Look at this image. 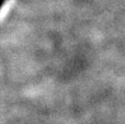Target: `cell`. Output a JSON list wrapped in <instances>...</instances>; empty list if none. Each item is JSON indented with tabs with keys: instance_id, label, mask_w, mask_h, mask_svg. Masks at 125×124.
Wrapping results in <instances>:
<instances>
[{
	"instance_id": "obj_1",
	"label": "cell",
	"mask_w": 125,
	"mask_h": 124,
	"mask_svg": "<svg viewBox=\"0 0 125 124\" xmlns=\"http://www.w3.org/2000/svg\"><path fill=\"white\" fill-rule=\"evenodd\" d=\"M3 1H4V0H0V8H1V6H2V3H3Z\"/></svg>"
}]
</instances>
